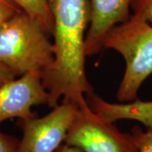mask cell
I'll use <instances>...</instances> for the list:
<instances>
[{"label": "cell", "instance_id": "obj_1", "mask_svg": "<svg viewBox=\"0 0 152 152\" xmlns=\"http://www.w3.org/2000/svg\"><path fill=\"white\" fill-rule=\"evenodd\" d=\"M53 18L54 62L42 78L50 95L49 107L59 100L86 106L92 88L86 74V37L91 22L89 0H48Z\"/></svg>", "mask_w": 152, "mask_h": 152}, {"label": "cell", "instance_id": "obj_2", "mask_svg": "<svg viewBox=\"0 0 152 152\" xmlns=\"http://www.w3.org/2000/svg\"><path fill=\"white\" fill-rule=\"evenodd\" d=\"M48 33L23 11L0 27V64L15 76L48 72L54 62V47Z\"/></svg>", "mask_w": 152, "mask_h": 152}, {"label": "cell", "instance_id": "obj_3", "mask_svg": "<svg viewBox=\"0 0 152 152\" xmlns=\"http://www.w3.org/2000/svg\"><path fill=\"white\" fill-rule=\"evenodd\" d=\"M103 45L104 48L118 52L125 61L118 100L120 102L135 101L143 83L152 74V25L132 14L127 21L109 31Z\"/></svg>", "mask_w": 152, "mask_h": 152}, {"label": "cell", "instance_id": "obj_4", "mask_svg": "<svg viewBox=\"0 0 152 152\" xmlns=\"http://www.w3.org/2000/svg\"><path fill=\"white\" fill-rule=\"evenodd\" d=\"M64 144L82 152H139L132 133L121 132L89 104L79 107Z\"/></svg>", "mask_w": 152, "mask_h": 152}, {"label": "cell", "instance_id": "obj_5", "mask_svg": "<svg viewBox=\"0 0 152 152\" xmlns=\"http://www.w3.org/2000/svg\"><path fill=\"white\" fill-rule=\"evenodd\" d=\"M79 107L62 102L52 112L42 118L37 116L19 120L22 130L16 152H56L63 144Z\"/></svg>", "mask_w": 152, "mask_h": 152}, {"label": "cell", "instance_id": "obj_6", "mask_svg": "<svg viewBox=\"0 0 152 152\" xmlns=\"http://www.w3.org/2000/svg\"><path fill=\"white\" fill-rule=\"evenodd\" d=\"M50 95L44 87L42 76L26 74L0 86V124L6 120H25L37 116L33 107L48 105Z\"/></svg>", "mask_w": 152, "mask_h": 152}, {"label": "cell", "instance_id": "obj_7", "mask_svg": "<svg viewBox=\"0 0 152 152\" xmlns=\"http://www.w3.org/2000/svg\"><path fill=\"white\" fill-rule=\"evenodd\" d=\"M91 22L86 37V54L91 57L104 48L109 31L127 21L131 15L132 0H89Z\"/></svg>", "mask_w": 152, "mask_h": 152}, {"label": "cell", "instance_id": "obj_8", "mask_svg": "<svg viewBox=\"0 0 152 152\" xmlns=\"http://www.w3.org/2000/svg\"><path fill=\"white\" fill-rule=\"evenodd\" d=\"M90 107L111 122L118 120H134L145 128H152V101L137 99L130 102L113 103L105 101L94 91L87 95Z\"/></svg>", "mask_w": 152, "mask_h": 152}, {"label": "cell", "instance_id": "obj_9", "mask_svg": "<svg viewBox=\"0 0 152 152\" xmlns=\"http://www.w3.org/2000/svg\"><path fill=\"white\" fill-rule=\"evenodd\" d=\"M19 9L33 18L52 36L53 23L48 0H10Z\"/></svg>", "mask_w": 152, "mask_h": 152}, {"label": "cell", "instance_id": "obj_10", "mask_svg": "<svg viewBox=\"0 0 152 152\" xmlns=\"http://www.w3.org/2000/svg\"><path fill=\"white\" fill-rule=\"evenodd\" d=\"M132 134L135 138L139 152H152V128H145V130L140 127L132 129Z\"/></svg>", "mask_w": 152, "mask_h": 152}, {"label": "cell", "instance_id": "obj_11", "mask_svg": "<svg viewBox=\"0 0 152 152\" xmlns=\"http://www.w3.org/2000/svg\"><path fill=\"white\" fill-rule=\"evenodd\" d=\"M131 10L152 25V0H132Z\"/></svg>", "mask_w": 152, "mask_h": 152}, {"label": "cell", "instance_id": "obj_12", "mask_svg": "<svg viewBox=\"0 0 152 152\" xmlns=\"http://www.w3.org/2000/svg\"><path fill=\"white\" fill-rule=\"evenodd\" d=\"M20 11L10 0H0V27Z\"/></svg>", "mask_w": 152, "mask_h": 152}, {"label": "cell", "instance_id": "obj_13", "mask_svg": "<svg viewBox=\"0 0 152 152\" xmlns=\"http://www.w3.org/2000/svg\"><path fill=\"white\" fill-rule=\"evenodd\" d=\"M19 140L0 131V152H16Z\"/></svg>", "mask_w": 152, "mask_h": 152}, {"label": "cell", "instance_id": "obj_14", "mask_svg": "<svg viewBox=\"0 0 152 152\" xmlns=\"http://www.w3.org/2000/svg\"><path fill=\"white\" fill-rule=\"evenodd\" d=\"M16 76L9 69L2 65L0 64V86H3L4 83L10 81L11 80H14Z\"/></svg>", "mask_w": 152, "mask_h": 152}, {"label": "cell", "instance_id": "obj_15", "mask_svg": "<svg viewBox=\"0 0 152 152\" xmlns=\"http://www.w3.org/2000/svg\"><path fill=\"white\" fill-rule=\"evenodd\" d=\"M56 152H82L80 149L75 146H71L67 144H63L57 150Z\"/></svg>", "mask_w": 152, "mask_h": 152}]
</instances>
